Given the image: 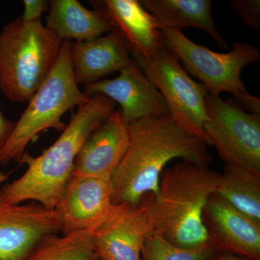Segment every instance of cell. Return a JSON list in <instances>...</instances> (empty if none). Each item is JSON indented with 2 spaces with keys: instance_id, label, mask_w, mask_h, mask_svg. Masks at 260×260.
<instances>
[{
  "instance_id": "11",
  "label": "cell",
  "mask_w": 260,
  "mask_h": 260,
  "mask_svg": "<svg viewBox=\"0 0 260 260\" xmlns=\"http://www.w3.org/2000/svg\"><path fill=\"white\" fill-rule=\"evenodd\" d=\"M83 92L88 98L102 94L119 104L121 116L128 124L143 118L170 114L161 93L134 60L114 79L85 85Z\"/></svg>"
},
{
  "instance_id": "22",
  "label": "cell",
  "mask_w": 260,
  "mask_h": 260,
  "mask_svg": "<svg viewBox=\"0 0 260 260\" xmlns=\"http://www.w3.org/2000/svg\"><path fill=\"white\" fill-rule=\"evenodd\" d=\"M230 4L238 14L240 15L246 26L259 30V0H232Z\"/></svg>"
},
{
  "instance_id": "24",
  "label": "cell",
  "mask_w": 260,
  "mask_h": 260,
  "mask_svg": "<svg viewBox=\"0 0 260 260\" xmlns=\"http://www.w3.org/2000/svg\"><path fill=\"white\" fill-rule=\"evenodd\" d=\"M14 127L15 123L9 120L0 109V155L9 140Z\"/></svg>"
},
{
  "instance_id": "21",
  "label": "cell",
  "mask_w": 260,
  "mask_h": 260,
  "mask_svg": "<svg viewBox=\"0 0 260 260\" xmlns=\"http://www.w3.org/2000/svg\"><path fill=\"white\" fill-rule=\"evenodd\" d=\"M218 252L212 244L194 249L179 247L152 232L145 239L142 260H211Z\"/></svg>"
},
{
  "instance_id": "2",
  "label": "cell",
  "mask_w": 260,
  "mask_h": 260,
  "mask_svg": "<svg viewBox=\"0 0 260 260\" xmlns=\"http://www.w3.org/2000/svg\"><path fill=\"white\" fill-rule=\"evenodd\" d=\"M116 105L99 93L79 106L59 138L42 155L34 158L25 153L18 160L26 164V172L0 188V202L11 205L37 202L54 210L71 179L75 158L84 142L115 111Z\"/></svg>"
},
{
  "instance_id": "17",
  "label": "cell",
  "mask_w": 260,
  "mask_h": 260,
  "mask_svg": "<svg viewBox=\"0 0 260 260\" xmlns=\"http://www.w3.org/2000/svg\"><path fill=\"white\" fill-rule=\"evenodd\" d=\"M140 4L156 20L160 29H201L220 47L228 49L215 22L210 0H142Z\"/></svg>"
},
{
  "instance_id": "16",
  "label": "cell",
  "mask_w": 260,
  "mask_h": 260,
  "mask_svg": "<svg viewBox=\"0 0 260 260\" xmlns=\"http://www.w3.org/2000/svg\"><path fill=\"white\" fill-rule=\"evenodd\" d=\"M70 56L77 83L88 84L120 72L133 61L129 51L116 31L82 42L70 43Z\"/></svg>"
},
{
  "instance_id": "27",
  "label": "cell",
  "mask_w": 260,
  "mask_h": 260,
  "mask_svg": "<svg viewBox=\"0 0 260 260\" xmlns=\"http://www.w3.org/2000/svg\"><path fill=\"white\" fill-rule=\"evenodd\" d=\"M2 32H0V41H1Z\"/></svg>"
},
{
  "instance_id": "25",
  "label": "cell",
  "mask_w": 260,
  "mask_h": 260,
  "mask_svg": "<svg viewBox=\"0 0 260 260\" xmlns=\"http://www.w3.org/2000/svg\"><path fill=\"white\" fill-rule=\"evenodd\" d=\"M211 260H251L231 254L229 252H218Z\"/></svg>"
},
{
  "instance_id": "6",
  "label": "cell",
  "mask_w": 260,
  "mask_h": 260,
  "mask_svg": "<svg viewBox=\"0 0 260 260\" xmlns=\"http://www.w3.org/2000/svg\"><path fill=\"white\" fill-rule=\"evenodd\" d=\"M160 30L166 47L182 61L184 70L199 79L210 95L228 92L232 94L237 104L250 95L241 73L247 65L259 61V48L234 42L229 52H215L193 42L180 30Z\"/></svg>"
},
{
  "instance_id": "8",
  "label": "cell",
  "mask_w": 260,
  "mask_h": 260,
  "mask_svg": "<svg viewBox=\"0 0 260 260\" xmlns=\"http://www.w3.org/2000/svg\"><path fill=\"white\" fill-rule=\"evenodd\" d=\"M204 131L208 145L229 165L260 172V116L246 112L234 100L208 94Z\"/></svg>"
},
{
  "instance_id": "10",
  "label": "cell",
  "mask_w": 260,
  "mask_h": 260,
  "mask_svg": "<svg viewBox=\"0 0 260 260\" xmlns=\"http://www.w3.org/2000/svg\"><path fill=\"white\" fill-rule=\"evenodd\" d=\"M153 232L144 205H114L107 220L91 232L99 260H142L145 239Z\"/></svg>"
},
{
  "instance_id": "26",
  "label": "cell",
  "mask_w": 260,
  "mask_h": 260,
  "mask_svg": "<svg viewBox=\"0 0 260 260\" xmlns=\"http://www.w3.org/2000/svg\"><path fill=\"white\" fill-rule=\"evenodd\" d=\"M9 176V173H5L3 171H0V184L8 180Z\"/></svg>"
},
{
  "instance_id": "4",
  "label": "cell",
  "mask_w": 260,
  "mask_h": 260,
  "mask_svg": "<svg viewBox=\"0 0 260 260\" xmlns=\"http://www.w3.org/2000/svg\"><path fill=\"white\" fill-rule=\"evenodd\" d=\"M63 41L21 18L5 25L0 41V90L13 102H28L55 64Z\"/></svg>"
},
{
  "instance_id": "18",
  "label": "cell",
  "mask_w": 260,
  "mask_h": 260,
  "mask_svg": "<svg viewBox=\"0 0 260 260\" xmlns=\"http://www.w3.org/2000/svg\"><path fill=\"white\" fill-rule=\"evenodd\" d=\"M49 5L46 27L61 41L82 42L113 31L102 15L78 0H52Z\"/></svg>"
},
{
  "instance_id": "12",
  "label": "cell",
  "mask_w": 260,
  "mask_h": 260,
  "mask_svg": "<svg viewBox=\"0 0 260 260\" xmlns=\"http://www.w3.org/2000/svg\"><path fill=\"white\" fill-rule=\"evenodd\" d=\"M111 181L93 177H72L54 210L61 234L96 229L112 211Z\"/></svg>"
},
{
  "instance_id": "1",
  "label": "cell",
  "mask_w": 260,
  "mask_h": 260,
  "mask_svg": "<svg viewBox=\"0 0 260 260\" xmlns=\"http://www.w3.org/2000/svg\"><path fill=\"white\" fill-rule=\"evenodd\" d=\"M129 145L111 179L114 205H138L156 196L160 177L173 159L208 166V143L191 134L170 114L143 118L128 124Z\"/></svg>"
},
{
  "instance_id": "20",
  "label": "cell",
  "mask_w": 260,
  "mask_h": 260,
  "mask_svg": "<svg viewBox=\"0 0 260 260\" xmlns=\"http://www.w3.org/2000/svg\"><path fill=\"white\" fill-rule=\"evenodd\" d=\"M28 260H99L91 232L50 235L38 246Z\"/></svg>"
},
{
  "instance_id": "15",
  "label": "cell",
  "mask_w": 260,
  "mask_h": 260,
  "mask_svg": "<svg viewBox=\"0 0 260 260\" xmlns=\"http://www.w3.org/2000/svg\"><path fill=\"white\" fill-rule=\"evenodd\" d=\"M117 32L130 55L148 58L165 47L155 19L138 0L89 1Z\"/></svg>"
},
{
  "instance_id": "14",
  "label": "cell",
  "mask_w": 260,
  "mask_h": 260,
  "mask_svg": "<svg viewBox=\"0 0 260 260\" xmlns=\"http://www.w3.org/2000/svg\"><path fill=\"white\" fill-rule=\"evenodd\" d=\"M203 221L218 252L260 259V223L233 208L216 194L205 206Z\"/></svg>"
},
{
  "instance_id": "5",
  "label": "cell",
  "mask_w": 260,
  "mask_h": 260,
  "mask_svg": "<svg viewBox=\"0 0 260 260\" xmlns=\"http://www.w3.org/2000/svg\"><path fill=\"white\" fill-rule=\"evenodd\" d=\"M70 41L61 43L59 55L47 79L28 102L1 155L0 164L18 160L25 149L49 129L62 132L67 124L61 121L65 113L88 102L75 79L70 56Z\"/></svg>"
},
{
  "instance_id": "19",
  "label": "cell",
  "mask_w": 260,
  "mask_h": 260,
  "mask_svg": "<svg viewBox=\"0 0 260 260\" xmlns=\"http://www.w3.org/2000/svg\"><path fill=\"white\" fill-rule=\"evenodd\" d=\"M215 194L260 223V172L226 164Z\"/></svg>"
},
{
  "instance_id": "13",
  "label": "cell",
  "mask_w": 260,
  "mask_h": 260,
  "mask_svg": "<svg viewBox=\"0 0 260 260\" xmlns=\"http://www.w3.org/2000/svg\"><path fill=\"white\" fill-rule=\"evenodd\" d=\"M129 145V125L120 109L90 133L75 160L72 177H93L111 181Z\"/></svg>"
},
{
  "instance_id": "9",
  "label": "cell",
  "mask_w": 260,
  "mask_h": 260,
  "mask_svg": "<svg viewBox=\"0 0 260 260\" xmlns=\"http://www.w3.org/2000/svg\"><path fill=\"white\" fill-rule=\"evenodd\" d=\"M61 232L55 210L37 202H0V260H28L46 237Z\"/></svg>"
},
{
  "instance_id": "23",
  "label": "cell",
  "mask_w": 260,
  "mask_h": 260,
  "mask_svg": "<svg viewBox=\"0 0 260 260\" xmlns=\"http://www.w3.org/2000/svg\"><path fill=\"white\" fill-rule=\"evenodd\" d=\"M23 14L20 18L25 23L41 22L42 14L49 10V2L46 0H24Z\"/></svg>"
},
{
  "instance_id": "3",
  "label": "cell",
  "mask_w": 260,
  "mask_h": 260,
  "mask_svg": "<svg viewBox=\"0 0 260 260\" xmlns=\"http://www.w3.org/2000/svg\"><path fill=\"white\" fill-rule=\"evenodd\" d=\"M220 176L208 166L186 161L165 169L158 194L141 202L153 232L181 248L211 244L203 213L210 197L216 192Z\"/></svg>"
},
{
  "instance_id": "7",
  "label": "cell",
  "mask_w": 260,
  "mask_h": 260,
  "mask_svg": "<svg viewBox=\"0 0 260 260\" xmlns=\"http://www.w3.org/2000/svg\"><path fill=\"white\" fill-rule=\"evenodd\" d=\"M133 59L161 93L171 115L191 134L207 142L205 99L209 93L204 85L191 79L179 58L166 46L155 55Z\"/></svg>"
}]
</instances>
